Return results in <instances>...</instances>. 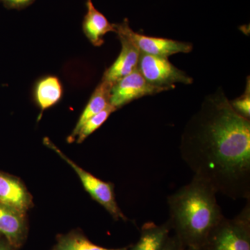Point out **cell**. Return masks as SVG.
Returning <instances> with one entry per match:
<instances>
[{"mask_svg":"<svg viewBox=\"0 0 250 250\" xmlns=\"http://www.w3.org/2000/svg\"><path fill=\"white\" fill-rule=\"evenodd\" d=\"M138 69L149 83L166 90L173 89L176 83L188 85L193 82L192 77L165 57L141 53Z\"/></svg>","mask_w":250,"mask_h":250,"instance_id":"obj_6","label":"cell"},{"mask_svg":"<svg viewBox=\"0 0 250 250\" xmlns=\"http://www.w3.org/2000/svg\"><path fill=\"white\" fill-rule=\"evenodd\" d=\"M52 250H128L127 248L107 249L93 244L83 236L70 235L63 237Z\"/></svg>","mask_w":250,"mask_h":250,"instance_id":"obj_15","label":"cell"},{"mask_svg":"<svg viewBox=\"0 0 250 250\" xmlns=\"http://www.w3.org/2000/svg\"><path fill=\"white\" fill-rule=\"evenodd\" d=\"M1 1H5V0H1Z\"/></svg>","mask_w":250,"mask_h":250,"instance_id":"obj_22","label":"cell"},{"mask_svg":"<svg viewBox=\"0 0 250 250\" xmlns=\"http://www.w3.org/2000/svg\"><path fill=\"white\" fill-rule=\"evenodd\" d=\"M118 35L125 36L131 41L141 54L155 57L168 58L170 56L179 53H189L192 50V44L190 42L152 37L135 32L130 27L129 21L125 19L123 22L114 24Z\"/></svg>","mask_w":250,"mask_h":250,"instance_id":"obj_5","label":"cell"},{"mask_svg":"<svg viewBox=\"0 0 250 250\" xmlns=\"http://www.w3.org/2000/svg\"><path fill=\"white\" fill-rule=\"evenodd\" d=\"M184 250H191V249H184Z\"/></svg>","mask_w":250,"mask_h":250,"instance_id":"obj_21","label":"cell"},{"mask_svg":"<svg viewBox=\"0 0 250 250\" xmlns=\"http://www.w3.org/2000/svg\"><path fill=\"white\" fill-rule=\"evenodd\" d=\"M185 248L182 246V243L179 241L178 238L174 236L167 238L165 246L161 250H184Z\"/></svg>","mask_w":250,"mask_h":250,"instance_id":"obj_19","label":"cell"},{"mask_svg":"<svg viewBox=\"0 0 250 250\" xmlns=\"http://www.w3.org/2000/svg\"><path fill=\"white\" fill-rule=\"evenodd\" d=\"M87 12L83 18L82 29L87 39L95 47L103 45L104 36L108 32H116L114 24L94 6L92 0L86 1Z\"/></svg>","mask_w":250,"mask_h":250,"instance_id":"obj_9","label":"cell"},{"mask_svg":"<svg viewBox=\"0 0 250 250\" xmlns=\"http://www.w3.org/2000/svg\"><path fill=\"white\" fill-rule=\"evenodd\" d=\"M171 229L168 220L161 225L154 223L144 224L139 241L129 250H161L169 238Z\"/></svg>","mask_w":250,"mask_h":250,"instance_id":"obj_13","label":"cell"},{"mask_svg":"<svg viewBox=\"0 0 250 250\" xmlns=\"http://www.w3.org/2000/svg\"><path fill=\"white\" fill-rule=\"evenodd\" d=\"M116 108L110 104L103 111L89 118L80 128V131L77 133V142L78 143L83 142L90 134H93L94 131L99 129L109 118L111 113L116 111Z\"/></svg>","mask_w":250,"mask_h":250,"instance_id":"obj_16","label":"cell"},{"mask_svg":"<svg viewBox=\"0 0 250 250\" xmlns=\"http://www.w3.org/2000/svg\"><path fill=\"white\" fill-rule=\"evenodd\" d=\"M164 91H166L164 88L149 83L137 68L113 83L111 90L110 104L118 110L134 100Z\"/></svg>","mask_w":250,"mask_h":250,"instance_id":"obj_7","label":"cell"},{"mask_svg":"<svg viewBox=\"0 0 250 250\" xmlns=\"http://www.w3.org/2000/svg\"><path fill=\"white\" fill-rule=\"evenodd\" d=\"M179 152L194 173L216 193L250 199V120L235 112L221 88L207 95L188 121Z\"/></svg>","mask_w":250,"mask_h":250,"instance_id":"obj_1","label":"cell"},{"mask_svg":"<svg viewBox=\"0 0 250 250\" xmlns=\"http://www.w3.org/2000/svg\"><path fill=\"white\" fill-rule=\"evenodd\" d=\"M24 231V213L0 204V232L11 244H19Z\"/></svg>","mask_w":250,"mask_h":250,"instance_id":"obj_14","label":"cell"},{"mask_svg":"<svg viewBox=\"0 0 250 250\" xmlns=\"http://www.w3.org/2000/svg\"><path fill=\"white\" fill-rule=\"evenodd\" d=\"M63 88L57 77L46 76L36 82L34 96L41 111L52 107L62 100Z\"/></svg>","mask_w":250,"mask_h":250,"instance_id":"obj_12","label":"cell"},{"mask_svg":"<svg viewBox=\"0 0 250 250\" xmlns=\"http://www.w3.org/2000/svg\"><path fill=\"white\" fill-rule=\"evenodd\" d=\"M30 197L17 179L0 173V204L24 213L30 205Z\"/></svg>","mask_w":250,"mask_h":250,"instance_id":"obj_10","label":"cell"},{"mask_svg":"<svg viewBox=\"0 0 250 250\" xmlns=\"http://www.w3.org/2000/svg\"><path fill=\"white\" fill-rule=\"evenodd\" d=\"M246 90L241 96L230 101L231 107L239 116L250 120V81L247 78Z\"/></svg>","mask_w":250,"mask_h":250,"instance_id":"obj_17","label":"cell"},{"mask_svg":"<svg viewBox=\"0 0 250 250\" xmlns=\"http://www.w3.org/2000/svg\"><path fill=\"white\" fill-rule=\"evenodd\" d=\"M121 41L122 48L118 58L106 69L104 73L103 80L112 83L135 71L139 66L141 52L134 44L125 36L118 35Z\"/></svg>","mask_w":250,"mask_h":250,"instance_id":"obj_8","label":"cell"},{"mask_svg":"<svg viewBox=\"0 0 250 250\" xmlns=\"http://www.w3.org/2000/svg\"><path fill=\"white\" fill-rule=\"evenodd\" d=\"M0 250H10L9 249V248H7L6 246H4V245L1 244V243H0Z\"/></svg>","mask_w":250,"mask_h":250,"instance_id":"obj_20","label":"cell"},{"mask_svg":"<svg viewBox=\"0 0 250 250\" xmlns=\"http://www.w3.org/2000/svg\"><path fill=\"white\" fill-rule=\"evenodd\" d=\"M216 195L211 186L193 176L190 183L167 197L169 223L185 249H201L225 217Z\"/></svg>","mask_w":250,"mask_h":250,"instance_id":"obj_2","label":"cell"},{"mask_svg":"<svg viewBox=\"0 0 250 250\" xmlns=\"http://www.w3.org/2000/svg\"><path fill=\"white\" fill-rule=\"evenodd\" d=\"M113 83L107 81L102 80V82L96 87L89 101L87 104L84 110L81 114L80 119L77 121L76 126L71 135L68 137L69 142H72L76 139L77 133L80 131V128L83 126L85 122L110 105V97H111V90Z\"/></svg>","mask_w":250,"mask_h":250,"instance_id":"obj_11","label":"cell"},{"mask_svg":"<svg viewBox=\"0 0 250 250\" xmlns=\"http://www.w3.org/2000/svg\"><path fill=\"white\" fill-rule=\"evenodd\" d=\"M44 142L46 146L57 152L63 160L66 161L80 177L81 182L87 192L90 194L95 201L100 204L108 213L116 220H123L126 221L127 218L123 214L120 207H118L115 197L114 187L113 184L105 182L101 179L97 178L93 174L81 168L74 161L70 160L55 146L49 141L45 139Z\"/></svg>","mask_w":250,"mask_h":250,"instance_id":"obj_4","label":"cell"},{"mask_svg":"<svg viewBox=\"0 0 250 250\" xmlns=\"http://www.w3.org/2000/svg\"><path fill=\"white\" fill-rule=\"evenodd\" d=\"M200 250H250V199L236 217L220 220Z\"/></svg>","mask_w":250,"mask_h":250,"instance_id":"obj_3","label":"cell"},{"mask_svg":"<svg viewBox=\"0 0 250 250\" xmlns=\"http://www.w3.org/2000/svg\"><path fill=\"white\" fill-rule=\"evenodd\" d=\"M34 0H5L6 7L9 9H22L32 4Z\"/></svg>","mask_w":250,"mask_h":250,"instance_id":"obj_18","label":"cell"}]
</instances>
